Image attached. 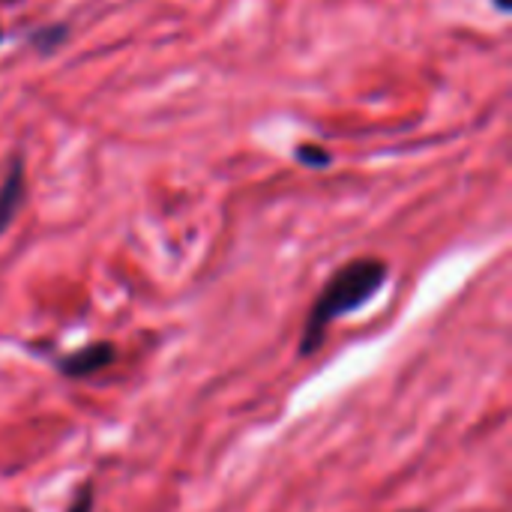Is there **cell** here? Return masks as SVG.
Instances as JSON below:
<instances>
[{
    "label": "cell",
    "mask_w": 512,
    "mask_h": 512,
    "mask_svg": "<svg viewBox=\"0 0 512 512\" xmlns=\"http://www.w3.org/2000/svg\"><path fill=\"white\" fill-rule=\"evenodd\" d=\"M390 279V267L381 258H354L345 267H339L327 285L321 288V294L315 297L309 318L303 324V336H300V357H312L324 348L330 327L345 318L360 312L363 306H369L387 285Z\"/></svg>",
    "instance_id": "obj_1"
},
{
    "label": "cell",
    "mask_w": 512,
    "mask_h": 512,
    "mask_svg": "<svg viewBox=\"0 0 512 512\" xmlns=\"http://www.w3.org/2000/svg\"><path fill=\"white\" fill-rule=\"evenodd\" d=\"M0 39H3V33H0Z\"/></svg>",
    "instance_id": "obj_9"
},
{
    "label": "cell",
    "mask_w": 512,
    "mask_h": 512,
    "mask_svg": "<svg viewBox=\"0 0 512 512\" xmlns=\"http://www.w3.org/2000/svg\"><path fill=\"white\" fill-rule=\"evenodd\" d=\"M501 12H512V0H492Z\"/></svg>",
    "instance_id": "obj_7"
},
{
    "label": "cell",
    "mask_w": 512,
    "mask_h": 512,
    "mask_svg": "<svg viewBox=\"0 0 512 512\" xmlns=\"http://www.w3.org/2000/svg\"><path fill=\"white\" fill-rule=\"evenodd\" d=\"M66 36H69V27H66V24H45V27L33 30L30 45H33L39 54H51V51H57V48L66 42Z\"/></svg>",
    "instance_id": "obj_4"
},
{
    "label": "cell",
    "mask_w": 512,
    "mask_h": 512,
    "mask_svg": "<svg viewBox=\"0 0 512 512\" xmlns=\"http://www.w3.org/2000/svg\"><path fill=\"white\" fill-rule=\"evenodd\" d=\"M408 512H420V510H408Z\"/></svg>",
    "instance_id": "obj_8"
},
{
    "label": "cell",
    "mask_w": 512,
    "mask_h": 512,
    "mask_svg": "<svg viewBox=\"0 0 512 512\" xmlns=\"http://www.w3.org/2000/svg\"><path fill=\"white\" fill-rule=\"evenodd\" d=\"M93 486H81L72 498V504L66 507V512H93Z\"/></svg>",
    "instance_id": "obj_6"
},
{
    "label": "cell",
    "mask_w": 512,
    "mask_h": 512,
    "mask_svg": "<svg viewBox=\"0 0 512 512\" xmlns=\"http://www.w3.org/2000/svg\"><path fill=\"white\" fill-rule=\"evenodd\" d=\"M294 159H297L300 165H306V168H327V165L333 162V153L324 150L321 144H300V147L294 150Z\"/></svg>",
    "instance_id": "obj_5"
},
{
    "label": "cell",
    "mask_w": 512,
    "mask_h": 512,
    "mask_svg": "<svg viewBox=\"0 0 512 512\" xmlns=\"http://www.w3.org/2000/svg\"><path fill=\"white\" fill-rule=\"evenodd\" d=\"M117 360V348L114 342H90L84 348H75L63 357L54 360V369L63 375V378H72V381H81V378H93L105 369H111Z\"/></svg>",
    "instance_id": "obj_2"
},
{
    "label": "cell",
    "mask_w": 512,
    "mask_h": 512,
    "mask_svg": "<svg viewBox=\"0 0 512 512\" xmlns=\"http://www.w3.org/2000/svg\"><path fill=\"white\" fill-rule=\"evenodd\" d=\"M21 204H24V162H21V156H15L0 183V237L15 222Z\"/></svg>",
    "instance_id": "obj_3"
}]
</instances>
